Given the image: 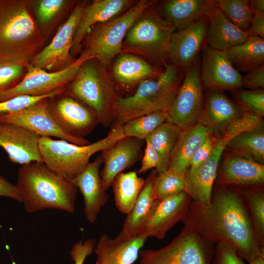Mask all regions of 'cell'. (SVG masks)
<instances>
[{
    "instance_id": "obj_34",
    "label": "cell",
    "mask_w": 264,
    "mask_h": 264,
    "mask_svg": "<svg viewBox=\"0 0 264 264\" xmlns=\"http://www.w3.org/2000/svg\"><path fill=\"white\" fill-rule=\"evenodd\" d=\"M181 131L176 125L166 121L145 141L152 145L159 156V165L155 170L157 174L168 169L171 156Z\"/></svg>"
},
{
    "instance_id": "obj_5",
    "label": "cell",
    "mask_w": 264,
    "mask_h": 264,
    "mask_svg": "<svg viewBox=\"0 0 264 264\" xmlns=\"http://www.w3.org/2000/svg\"><path fill=\"white\" fill-rule=\"evenodd\" d=\"M123 136L122 126L112 124L108 134L95 142L78 145L62 139L41 137L39 149L43 162L59 175L72 181L86 168L93 154Z\"/></svg>"
},
{
    "instance_id": "obj_51",
    "label": "cell",
    "mask_w": 264,
    "mask_h": 264,
    "mask_svg": "<svg viewBox=\"0 0 264 264\" xmlns=\"http://www.w3.org/2000/svg\"><path fill=\"white\" fill-rule=\"evenodd\" d=\"M248 264H264V255H261L252 261L248 263Z\"/></svg>"
},
{
    "instance_id": "obj_24",
    "label": "cell",
    "mask_w": 264,
    "mask_h": 264,
    "mask_svg": "<svg viewBox=\"0 0 264 264\" xmlns=\"http://www.w3.org/2000/svg\"><path fill=\"white\" fill-rule=\"evenodd\" d=\"M103 162L101 155H98L72 181L83 197L84 212L90 223L95 222L101 208L109 200V196L103 188L100 176Z\"/></svg>"
},
{
    "instance_id": "obj_37",
    "label": "cell",
    "mask_w": 264,
    "mask_h": 264,
    "mask_svg": "<svg viewBox=\"0 0 264 264\" xmlns=\"http://www.w3.org/2000/svg\"><path fill=\"white\" fill-rule=\"evenodd\" d=\"M168 111H160L130 120L122 126L125 136L145 141L159 126L167 120Z\"/></svg>"
},
{
    "instance_id": "obj_27",
    "label": "cell",
    "mask_w": 264,
    "mask_h": 264,
    "mask_svg": "<svg viewBox=\"0 0 264 264\" xmlns=\"http://www.w3.org/2000/svg\"><path fill=\"white\" fill-rule=\"evenodd\" d=\"M213 3L212 0H168L160 4L158 11L177 31L205 16Z\"/></svg>"
},
{
    "instance_id": "obj_2",
    "label": "cell",
    "mask_w": 264,
    "mask_h": 264,
    "mask_svg": "<svg viewBox=\"0 0 264 264\" xmlns=\"http://www.w3.org/2000/svg\"><path fill=\"white\" fill-rule=\"evenodd\" d=\"M15 185L24 209L29 213L46 209L70 213L75 210L77 188L43 162L22 165Z\"/></svg>"
},
{
    "instance_id": "obj_49",
    "label": "cell",
    "mask_w": 264,
    "mask_h": 264,
    "mask_svg": "<svg viewBox=\"0 0 264 264\" xmlns=\"http://www.w3.org/2000/svg\"><path fill=\"white\" fill-rule=\"evenodd\" d=\"M6 197L21 202V198L15 185L0 175V198Z\"/></svg>"
},
{
    "instance_id": "obj_30",
    "label": "cell",
    "mask_w": 264,
    "mask_h": 264,
    "mask_svg": "<svg viewBox=\"0 0 264 264\" xmlns=\"http://www.w3.org/2000/svg\"><path fill=\"white\" fill-rule=\"evenodd\" d=\"M157 174L153 169L145 179L132 208L127 215L121 232L128 236H138L150 213L154 200L152 193Z\"/></svg>"
},
{
    "instance_id": "obj_46",
    "label": "cell",
    "mask_w": 264,
    "mask_h": 264,
    "mask_svg": "<svg viewBox=\"0 0 264 264\" xmlns=\"http://www.w3.org/2000/svg\"><path fill=\"white\" fill-rule=\"evenodd\" d=\"M242 87L249 90L264 89V64L247 73L242 78Z\"/></svg>"
},
{
    "instance_id": "obj_45",
    "label": "cell",
    "mask_w": 264,
    "mask_h": 264,
    "mask_svg": "<svg viewBox=\"0 0 264 264\" xmlns=\"http://www.w3.org/2000/svg\"><path fill=\"white\" fill-rule=\"evenodd\" d=\"M96 240L94 238L80 241L72 246L70 255L74 264H83L86 258L94 250Z\"/></svg>"
},
{
    "instance_id": "obj_40",
    "label": "cell",
    "mask_w": 264,
    "mask_h": 264,
    "mask_svg": "<svg viewBox=\"0 0 264 264\" xmlns=\"http://www.w3.org/2000/svg\"><path fill=\"white\" fill-rule=\"evenodd\" d=\"M28 63L21 62H0V93L11 89L22 79Z\"/></svg>"
},
{
    "instance_id": "obj_9",
    "label": "cell",
    "mask_w": 264,
    "mask_h": 264,
    "mask_svg": "<svg viewBox=\"0 0 264 264\" xmlns=\"http://www.w3.org/2000/svg\"><path fill=\"white\" fill-rule=\"evenodd\" d=\"M214 244L184 225L168 245L158 249H141L142 264H211Z\"/></svg>"
},
{
    "instance_id": "obj_19",
    "label": "cell",
    "mask_w": 264,
    "mask_h": 264,
    "mask_svg": "<svg viewBox=\"0 0 264 264\" xmlns=\"http://www.w3.org/2000/svg\"><path fill=\"white\" fill-rule=\"evenodd\" d=\"M245 111L223 91L205 90L203 107L197 123L218 137Z\"/></svg>"
},
{
    "instance_id": "obj_26",
    "label": "cell",
    "mask_w": 264,
    "mask_h": 264,
    "mask_svg": "<svg viewBox=\"0 0 264 264\" xmlns=\"http://www.w3.org/2000/svg\"><path fill=\"white\" fill-rule=\"evenodd\" d=\"M205 15L208 19L207 45L221 51L244 42L249 35L235 26L215 5L207 9Z\"/></svg>"
},
{
    "instance_id": "obj_28",
    "label": "cell",
    "mask_w": 264,
    "mask_h": 264,
    "mask_svg": "<svg viewBox=\"0 0 264 264\" xmlns=\"http://www.w3.org/2000/svg\"><path fill=\"white\" fill-rule=\"evenodd\" d=\"M209 133L199 123L181 130L171 156L169 168L186 173L191 158L205 142Z\"/></svg>"
},
{
    "instance_id": "obj_41",
    "label": "cell",
    "mask_w": 264,
    "mask_h": 264,
    "mask_svg": "<svg viewBox=\"0 0 264 264\" xmlns=\"http://www.w3.org/2000/svg\"><path fill=\"white\" fill-rule=\"evenodd\" d=\"M235 102L246 111L260 117L264 116V89L244 90L240 89L233 92Z\"/></svg>"
},
{
    "instance_id": "obj_33",
    "label": "cell",
    "mask_w": 264,
    "mask_h": 264,
    "mask_svg": "<svg viewBox=\"0 0 264 264\" xmlns=\"http://www.w3.org/2000/svg\"><path fill=\"white\" fill-rule=\"evenodd\" d=\"M145 181L135 171L121 172L114 179L111 186L118 210L128 214L132 208Z\"/></svg>"
},
{
    "instance_id": "obj_52",
    "label": "cell",
    "mask_w": 264,
    "mask_h": 264,
    "mask_svg": "<svg viewBox=\"0 0 264 264\" xmlns=\"http://www.w3.org/2000/svg\"><path fill=\"white\" fill-rule=\"evenodd\" d=\"M139 264H140V263Z\"/></svg>"
},
{
    "instance_id": "obj_12",
    "label": "cell",
    "mask_w": 264,
    "mask_h": 264,
    "mask_svg": "<svg viewBox=\"0 0 264 264\" xmlns=\"http://www.w3.org/2000/svg\"><path fill=\"white\" fill-rule=\"evenodd\" d=\"M49 113L66 134L85 138L99 124L95 112L88 106L66 91L48 99Z\"/></svg>"
},
{
    "instance_id": "obj_3",
    "label": "cell",
    "mask_w": 264,
    "mask_h": 264,
    "mask_svg": "<svg viewBox=\"0 0 264 264\" xmlns=\"http://www.w3.org/2000/svg\"><path fill=\"white\" fill-rule=\"evenodd\" d=\"M44 42L27 0H0V62L28 63Z\"/></svg>"
},
{
    "instance_id": "obj_7",
    "label": "cell",
    "mask_w": 264,
    "mask_h": 264,
    "mask_svg": "<svg viewBox=\"0 0 264 264\" xmlns=\"http://www.w3.org/2000/svg\"><path fill=\"white\" fill-rule=\"evenodd\" d=\"M147 8L128 31L122 52L134 53L166 65L174 28L158 10Z\"/></svg>"
},
{
    "instance_id": "obj_15",
    "label": "cell",
    "mask_w": 264,
    "mask_h": 264,
    "mask_svg": "<svg viewBox=\"0 0 264 264\" xmlns=\"http://www.w3.org/2000/svg\"><path fill=\"white\" fill-rule=\"evenodd\" d=\"M48 99H42L26 108L1 116L0 122L22 126L41 137H54L78 145L90 143L85 138L69 136L60 129L49 113Z\"/></svg>"
},
{
    "instance_id": "obj_31",
    "label": "cell",
    "mask_w": 264,
    "mask_h": 264,
    "mask_svg": "<svg viewBox=\"0 0 264 264\" xmlns=\"http://www.w3.org/2000/svg\"><path fill=\"white\" fill-rule=\"evenodd\" d=\"M234 67L248 72L264 64V39L249 36L243 43L225 51Z\"/></svg>"
},
{
    "instance_id": "obj_20",
    "label": "cell",
    "mask_w": 264,
    "mask_h": 264,
    "mask_svg": "<svg viewBox=\"0 0 264 264\" xmlns=\"http://www.w3.org/2000/svg\"><path fill=\"white\" fill-rule=\"evenodd\" d=\"M144 140L123 136L101 151L103 168L100 172L104 190L111 186L115 177L141 159Z\"/></svg>"
},
{
    "instance_id": "obj_42",
    "label": "cell",
    "mask_w": 264,
    "mask_h": 264,
    "mask_svg": "<svg viewBox=\"0 0 264 264\" xmlns=\"http://www.w3.org/2000/svg\"><path fill=\"white\" fill-rule=\"evenodd\" d=\"M65 90L66 88H59L48 94L39 96L19 95L0 101V116L26 108L42 99L52 98Z\"/></svg>"
},
{
    "instance_id": "obj_8",
    "label": "cell",
    "mask_w": 264,
    "mask_h": 264,
    "mask_svg": "<svg viewBox=\"0 0 264 264\" xmlns=\"http://www.w3.org/2000/svg\"><path fill=\"white\" fill-rule=\"evenodd\" d=\"M155 1L141 0L120 16L92 27L86 37L85 50L103 65L122 52L124 38L132 24Z\"/></svg>"
},
{
    "instance_id": "obj_18",
    "label": "cell",
    "mask_w": 264,
    "mask_h": 264,
    "mask_svg": "<svg viewBox=\"0 0 264 264\" xmlns=\"http://www.w3.org/2000/svg\"><path fill=\"white\" fill-rule=\"evenodd\" d=\"M235 136L226 130L217 137L213 151L208 159L193 175L186 177L185 192L193 201L201 205L209 204L219 163L228 141Z\"/></svg>"
},
{
    "instance_id": "obj_44",
    "label": "cell",
    "mask_w": 264,
    "mask_h": 264,
    "mask_svg": "<svg viewBox=\"0 0 264 264\" xmlns=\"http://www.w3.org/2000/svg\"><path fill=\"white\" fill-rule=\"evenodd\" d=\"M211 264H245L230 244L225 242H220L214 244Z\"/></svg>"
},
{
    "instance_id": "obj_21",
    "label": "cell",
    "mask_w": 264,
    "mask_h": 264,
    "mask_svg": "<svg viewBox=\"0 0 264 264\" xmlns=\"http://www.w3.org/2000/svg\"><path fill=\"white\" fill-rule=\"evenodd\" d=\"M219 168L216 185L237 188L263 185L264 164L224 150Z\"/></svg>"
},
{
    "instance_id": "obj_1",
    "label": "cell",
    "mask_w": 264,
    "mask_h": 264,
    "mask_svg": "<svg viewBox=\"0 0 264 264\" xmlns=\"http://www.w3.org/2000/svg\"><path fill=\"white\" fill-rule=\"evenodd\" d=\"M182 222L214 244L229 243L248 263L264 255V248L257 242L250 214L237 187L216 185L209 204L201 205L192 200Z\"/></svg>"
},
{
    "instance_id": "obj_25",
    "label": "cell",
    "mask_w": 264,
    "mask_h": 264,
    "mask_svg": "<svg viewBox=\"0 0 264 264\" xmlns=\"http://www.w3.org/2000/svg\"><path fill=\"white\" fill-rule=\"evenodd\" d=\"M131 3L129 0H96L86 5L75 30L71 54L79 50L82 42L92 27L115 18Z\"/></svg>"
},
{
    "instance_id": "obj_50",
    "label": "cell",
    "mask_w": 264,
    "mask_h": 264,
    "mask_svg": "<svg viewBox=\"0 0 264 264\" xmlns=\"http://www.w3.org/2000/svg\"><path fill=\"white\" fill-rule=\"evenodd\" d=\"M251 7L254 12L264 14V0H250Z\"/></svg>"
},
{
    "instance_id": "obj_23",
    "label": "cell",
    "mask_w": 264,
    "mask_h": 264,
    "mask_svg": "<svg viewBox=\"0 0 264 264\" xmlns=\"http://www.w3.org/2000/svg\"><path fill=\"white\" fill-rule=\"evenodd\" d=\"M146 240L139 236H126L121 232L114 238L103 234L94 249L95 264H133Z\"/></svg>"
},
{
    "instance_id": "obj_13",
    "label": "cell",
    "mask_w": 264,
    "mask_h": 264,
    "mask_svg": "<svg viewBox=\"0 0 264 264\" xmlns=\"http://www.w3.org/2000/svg\"><path fill=\"white\" fill-rule=\"evenodd\" d=\"M86 5L79 2L58 28L51 42L29 62L33 66L49 72L65 68L73 62L71 55L73 37L82 12Z\"/></svg>"
},
{
    "instance_id": "obj_17",
    "label": "cell",
    "mask_w": 264,
    "mask_h": 264,
    "mask_svg": "<svg viewBox=\"0 0 264 264\" xmlns=\"http://www.w3.org/2000/svg\"><path fill=\"white\" fill-rule=\"evenodd\" d=\"M208 27V19L205 15L174 33L169 49L172 64L184 73L187 71L207 46Z\"/></svg>"
},
{
    "instance_id": "obj_47",
    "label": "cell",
    "mask_w": 264,
    "mask_h": 264,
    "mask_svg": "<svg viewBox=\"0 0 264 264\" xmlns=\"http://www.w3.org/2000/svg\"><path fill=\"white\" fill-rule=\"evenodd\" d=\"M146 146L141 158V166L137 173L143 174L147 171L157 168L159 163V156L152 145L148 141H145Z\"/></svg>"
},
{
    "instance_id": "obj_35",
    "label": "cell",
    "mask_w": 264,
    "mask_h": 264,
    "mask_svg": "<svg viewBox=\"0 0 264 264\" xmlns=\"http://www.w3.org/2000/svg\"><path fill=\"white\" fill-rule=\"evenodd\" d=\"M252 222L259 245L264 248V192L263 185L238 188Z\"/></svg>"
},
{
    "instance_id": "obj_48",
    "label": "cell",
    "mask_w": 264,
    "mask_h": 264,
    "mask_svg": "<svg viewBox=\"0 0 264 264\" xmlns=\"http://www.w3.org/2000/svg\"><path fill=\"white\" fill-rule=\"evenodd\" d=\"M247 33L264 39V14L254 12Z\"/></svg>"
},
{
    "instance_id": "obj_22",
    "label": "cell",
    "mask_w": 264,
    "mask_h": 264,
    "mask_svg": "<svg viewBox=\"0 0 264 264\" xmlns=\"http://www.w3.org/2000/svg\"><path fill=\"white\" fill-rule=\"evenodd\" d=\"M41 137L22 126L0 122V147L13 163L23 165L43 162L39 149Z\"/></svg>"
},
{
    "instance_id": "obj_36",
    "label": "cell",
    "mask_w": 264,
    "mask_h": 264,
    "mask_svg": "<svg viewBox=\"0 0 264 264\" xmlns=\"http://www.w3.org/2000/svg\"><path fill=\"white\" fill-rule=\"evenodd\" d=\"M186 173L168 168L156 176L153 190L154 200H161L185 191Z\"/></svg>"
},
{
    "instance_id": "obj_10",
    "label": "cell",
    "mask_w": 264,
    "mask_h": 264,
    "mask_svg": "<svg viewBox=\"0 0 264 264\" xmlns=\"http://www.w3.org/2000/svg\"><path fill=\"white\" fill-rule=\"evenodd\" d=\"M93 58L86 51L69 66L60 70L49 72L29 63L21 81L15 87L0 93V101L19 95L39 96L66 88L74 79L82 65Z\"/></svg>"
},
{
    "instance_id": "obj_29",
    "label": "cell",
    "mask_w": 264,
    "mask_h": 264,
    "mask_svg": "<svg viewBox=\"0 0 264 264\" xmlns=\"http://www.w3.org/2000/svg\"><path fill=\"white\" fill-rule=\"evenodd\" d=\"M162 72L140 57L126 52L118 55L112 68L116 81L127 86L146 79L156 78Z\"/></svg>"
},
{
    "instance_id": "obj_32",
    "label": "cell",
    "mask_w": 264,
    "mask_h": 264,
    "mask_svg": "<svg viewBox=\"0 0 264 264\" xmlns=\"http://www.w3.org/2000/svg\"><path fill=\"white\" fill-rule=\"evenodd\" d=\"M225 149L264 164V123L232 137L226 144Z\"/></svg>"
},
{
    "instance_id": "obj_14",
    "label": "cell",
    "mask_w": 264,
    "mask_h": 264,
    "mask_svg": "<svg viewBox=\"0 0 264 264\" xmlns=\"http://www.w3.org/2000/svg\"><path fill=\"white\" fill-rule=\"evenodd\" d=\"M192 198L185 191L161 200H154L138 236L163 239L167 233L186 217Z\"/></svg>"
},
{
    "instance_id": "obj_6",
    "label": "cell",
    "mask_w": 264,
    "mask_h": 264,
    "mask_svg": "<svg viewBox=\"0 0 264 264\" xmlns=\"http://www.w3.org/2000/svg\"><path fill=\"white\" fill-rule=\"evenodd\" d=\"M66 91L90 108L105 128L113 124L119 96L109 77L93 59L82 65Z\"/></svg>"
},
{
    "instance_id": "obj_38",
    "label": "cell",
    "mask_w": 264,
    "mask_h": 264,
    "mask_svg": "<svg viewBox=\"0 0 264 264\" xmlns=\"http://www.w3.org/2000/svg\"><path fill=\"white\" fill-rule=\"evenodd\" d=\"M214 3L239 29L247 32L254 13L248 0H217Z\"/></svg>"
},
{
    "instance_id": "obj_43",
    "label": "cell",
    "mask_w": 264,
    "mask_h": 264,
    "mask_svg": "<svg viewBox=\"0 0 264 264\" xmlns=\"http://www.w3.org/2000/svg\"><path fill=\"white\" fill-rule=\"evenodd\" d=\"M216 138V136L209 133L205 142L191 158L186 172V177L195 174L208 159L213 151Z\"/></svg>"
},
{
    "instance_id": "obj_16",
    "label": "cell",
    "mask_w": 264,
    "mask_h": 264,
    "mask_svg": "<svg viewBox=\"0 0 264 264\" xmlns=\"http://www.w3.org/2000/svg\"><path fill=\"white\" fill-rule=\"evenodd\" d=\"M200 62V78L204 89L232 92L242 89V75L225 51L206 46Z\"/></svg>"
},
{
    "instance_id": "obj_4",
    "label": "cell",
    "mask_w": 264,
    "mask_h": 264,
    "mask_svg": "<svg viewBox=\"0 0 264 264\" xmlns=\"http://www.w3.org/2000/svg\"><path fill=\"white\" fill-rule=\"evenodd\" d=\"M184 73L173 64H167L157 78L141 82L132 95L118 97L112 124L122 126L145 115L168 111L184 77Z\"/></svg>"
},
{
    "instance_id": "obj_39",
    "label": "cell",
    "mask_w": 264,
    "mask_h": 264,
    "mask_svg": "<svg viewBox=\"0 0 264 264\" xmlns=\"http://www.w3.org/2000/svg\"><path fill=\"white\" fill-rule=\"evenodd\" d=\"M71 2L66 0H27L40 30L48 28ZM41 32V31H40Z\"/></svg>"
},
{
    "instance_id": "obj_11",
    "label": "cell",
    "mask_w": 264,
    "mask_h": 264,
    "mask_svg": "<svg viewBox=\"0 0 264 264\" xmlns=\"http://www.w3.org/2000/svg\"><path fill=\"white\" fill-rule=\"evenodd\" d=\"M200 62L198 56L186 72L168 110L166 121L181 130L197 124L203 109L204 93L200 78Z\"/></svg>"
}]
</instances>
